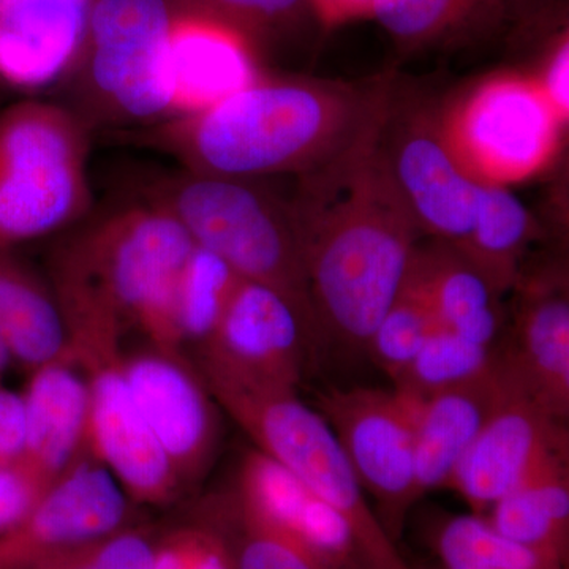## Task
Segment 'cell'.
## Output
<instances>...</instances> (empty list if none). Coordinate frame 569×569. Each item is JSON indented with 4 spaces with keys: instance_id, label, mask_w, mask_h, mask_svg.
I'll return each instance as SVG.
<instances>
[{
    "instance_id": "1",
    "label": "cell",
    "mask_w": 569,
    "mask_h": 569,
    "mask_svg": "<svg viewBox=\"0 0 569 569\" xmlns=\"http://www.w3.org/2000/svg\"><path fill=\"white\" fill-rule=\"evenodd\" d=\"M385 118L331 162L298 176L287 201L321 342L356 353H366L402 293L422 236L381 148Z\"/></svg>"
},
{
    "instance_id": "2",
    "label": "cell",
    "mask_w": 569,
    "mask_h": 569,
    "mask_svg": "<svg viewBox=\"0 0 569 569\" xmlns=\"http://www.w3.org/2000/svg\"><path fill=\"white\" fill-rule=\"evenodd\" d=\"M392 93L388 81L353 84L261 74L209 110L167 119L140 138L192 173L242 181L298 178L372 132L387 116Z\"/></svg>"
},
{
    "instance_id": "3",
    "label": "cell",
    "mask_w": 569,
    "mask_h": 569,
    "mask_svg": "<svg viewBox=\"0 0 569 569\" xmlns=\"http://www.w3.org/2000/svg\"><path fill=\"white\" fill-rule=\"evenodd\" d=\"M194 242L160 206H123L89 224L62 247L52 291L82 367L121 358L119 340L134 325L157 350L181 355L176 290Z\"/></svg>"
},
{
    "instance_id": "4",
    "label": "cell",
    "mask_w": 569,
    "mask_h": 569,
    "mask_svg": "<svg viewBox=\"0 0 569 569\" xmlns=\"http://www.w3.org/2000/svg\"><path fill=\"white\" fill-rule=\"evenodd\" d=\"M144 200L170 212L194 246L222 258L241 279L283 295L321 346L287 201L257 181L216 178L183 168L152 178L144 187Z\"/></svg>"
},
{
    "instance_id": "5",
    "label": "cell",
    "mask_w": 569,
    "mask_h": 569,
    "mask_svg": "<svg viewBox=\"0 0 569 569\" xmlns=\"http://www.w3.org/2000/svg\"><path fill=\"white\" fill-rule=\"evenodd\" d=\"M89 127L71 108L0 110V253L77 223L91 209Z\"/></svg>"
},
{
    "instance_id": "6",
    "label": "cell",
    "mask_w": 569,
    "mask_h": 569,
    "mask_svg": "<svg viewBox=\"0 0 569 569\" xmlns=\"http://www.w3.org/2000/svg\"><path fill=\"white\" fill-rule=\"evenodd\" d=\"M167 0H93L74 69L78 108L89 127L156 126L173 116ZM73 69V70H74Z\"/></svg>"
},
{
    "instance_id": "7",
    "label": "cell",
    "mask_w": 569,
    "mask_h": 569,
    "mask_svg": "<svg viewBox=\"0 0 569 569\" xmlns=\"http://www.w3.org/2000/svg\"><path fill=\"white\" fill-rule=\"evenodd\" d=\"M217 402L252 437L260 451L346 520L370 569H411L370 507L353 467L320 411L298 395L220 397Z\"/></svg>"
},
{
    "instance_id": "8",
    "label": "cell",
    "mask_w": 569,
    "mask_h": 569,
    "mask_svg": "<svg viewBox=\"0 0 569 569\" xmlns=\"http://www.w3.org/2000/svg\"><path fill=\"white\" fill-rule=\"evenodd\" d=\"M565 126L537 78L518 73L479 82L440 114L449 151L471 179L488 186L541 173L559 151Z\"/></svg>"
},
{
    "instance_id": "9",
    "label": "cell",
    "mask_w": 569,
    "mask_h": 569,
    "mask_svg": "<svg viewBox=\"0 0 569 569\" xmlns=\"http://www.w3.org/2000/svg\"><path fill=\"white\" fill-rule=\"evenodd\" d=\"M318 342L283 295L241 280L211 339L200 348L206 381L219 397L298 395Z\"/></svg>"
},
{
    "instance_id": "10",
    "label": "cell",
    "mask_w": 569,
    "mask_h": 569,
    "mask_svg": "<svg viewBox=\"0 0 569 569\" xmlns=\"http://www.w3.org/2000/svg\"><path fill=\"white\" fill-rule=\"evenodd\" d=\"M318 411L353 467L365 492L376 498L377 518L396 542L407 509L418 500L415 408L397 391L332 388Z\"/></svg>"
},
{
    "instance_id": "11",
    "label": "cell",
    "mask_w": 569,
    "mask_h": 569,
    "mask_svg": "<svg viewBox=\"0 0 569 569\" xmlns=\"http://www.w3.org/2000/svg\"><path fill=\"white\" fill-rule=\"evenodd\" d=\"M395 99V93H392ZM389 103L381 148L397 189L422 234L462 249L473 227L479 186L449 151L440 116Z\"/></svg>"
},
{
    "instance_id": "12",
    "label": "cell",
    "mask_w": 569,
    "mask_h": 569,
    "mask_svg": "<svg viewBox=\"0 0 569 569\" xmlns=\"http://www.w3.org/2000/svg\"><path fill=\"white\" fill-rule=\"evenodd\" d=\"M129 501L110 471L81 452L26 518L0 535V569H32L126 529Z\"/></svg>"
},
{
    "instance_id": "13",
    "label": "cell",
    "mask_w": 569,
    "mask_h": 569,
    "mask_svg": "<svg viewBox=\"0 0 569 569\" xmlns=\"http://www.w3.org/2000/svg\"><path fill=\"white\" fill-rule=\"evenodd\" d=\"M568 448L563 419L508 385V395L460 460L448 489L463 498L471 515L482 518L496 501L550 459L567 455Z\"/></svg>"
},
{
    "instance_id": "14",
    "label": "cell",
    "mask_w": 569,
    "mask_h": 569,
    "mask_svg": "<svg viewBox=\"0 0 569 569\" xmlns=\"http://www.w3.org/2000/svg\"><path fill=\"white\" fill-rule=\"evenodd\" d=\"M121 370L181 482L203 475L219 443V418L203 381L181 355L153 347L122 356Z\"/></svg>"
},
{
    "instance_id": "15",
    "label": "cell",
    "mask_w": 569,
    "mask_h": 569,
    "mask_svg": "<svg viewBox=\"0 0 569 569\" xmlns=\"http://www.w3.org/2000/svg\"><path fill=\"white\" fill-rule=\"evenodd\" d=\"M84 370L91 391L86 451L110 471L130 500H173L181 492V478L134 403L121 359Z\"/></svg>"
},
{
    "instance_id": "16",
    "label": "cell",
    "mask_w": 569,
    "mask_h": 569,
    "mask_svg": "<svg viewBox=\"0 0 569 569\" xmlns=\"http://www.w3.org/2000/svg\"><path fill=\"white\" fill-rule=\"evenodd\" d=\"M239 518L331 569H370L353 531L320 498L263 451H250L238 478Z\"/></svg>"
},
{
    "instance_id": "17",
    "label": "cell",
    "mask_w": 569,
    "mask_h": 569,
    "mask_svg": "<svg viewBox=\"0 0 569 569\" xmlns=\"http://www.w3.org/2000/svg\"><path fill=\"white\" fill-rule=\"evenodd\" d=\"M511 340L496 348L498 369L520 395L553 417L569 415V298L567 277L546 271L520 277Z\"/></svg>"
},
{
    "instance_id": "18",
    "label": "cell",
    "mask_w": 569,
    "mask_h": 569,
    "mask_svg": "<svg viewBox=\"0 0 569 569\" xmlns=\"http://www.w3.org/2000/svg\"><path fill=\"white\" fill-rule=\"evenodd\" d=\"M93 0H2L0 81L20 91L50 88L80 59Z\"/></svg>"
},
{
    "instance_id": "19",
    "label": "cell",
    "mask_w": 569,
    "mask_h": 569,
    "mask_svg": "<svg viewBox=\"0 0 569 569\" xmlns=\"http://www.w3.org/2000/svg\"><path fill=\"white\" fill-rule=\"evenodd\" d=\"M261 77L250 40L204 11L173 18L168 81L171 118L197 114Z\"/></svg>"
},
{
    "instance_id": "20",
    "label": "cell",
    "mask_w": 569,
    "mask_h": 569,
    "mask_svg": "<svg viewBox=\"0 0 569 569\" xmlns=\"http://www.w3.org/2000/svg\"><path fill=\"white\" fill-rule=\"evenodd\" d=\"M22 396L26 440L20 466L41 493L81 452L88 432V373L70 355L32 369Z\"/></svg>"
},
{
    "instance_id": "21",
    "label": "cell",
    "mask_w": 569,
    "mask_h": 569,
    "mask_svg": "<svg viewBox=\"0 0 569 569\" xmlns=\"http://www.w3.org/2000/svg\"><path fill=\"white\" fill-rule=\"evenodd\" d=\"M403 287L429 307L440 328L496 348L505 328L501 293L456 247L441 241L418 246Z\"/></svg>"
},
{
    "instance_id": "22",
    "label": "cell",
    "mask_w": 569,
    "mask_h": 569,
    "mask_svg": "<svg viewBox=\"0 0 569 569\" xmlns=\"http://www.w3.org/2000/svg\"><path fill=\"white\" fill-rule=\"evenodd\" d=\"M507 395L508 385L497 365L492 373L473 383L410 399L419 496L449 488L460 460Z\"/></svg>"
},
{
    "instance_id": "23",
    "label": "cell",
    "mask_w": 569,
    "mask_h": 569,
    "mask_svg": "<svg viewBox=\"0 0 569 569\" xmlns=\"http://www.w3.org/2000/svg\"><path fill=\"white\" fill-rule=\"evenodd\" d=\"M501 537L541 557L549 567L567 569L569 550V466L556 456L501 497L482 516Z\"/></svg>"
},
{
    "instance_id": "24",
    "label": "cell",
    "mask_w": 569,
    "mask_h": 569,
    "mask_svg": "<svg viewBox=\"0 0 569 569\" xmlns=\"http://www.w3.org/2000/svg\"><path fill=\"white\" fill-rule=\"evenodd\" d=\"M0 343L31 369L70 355L54 291L13 252L0 253Z\"/></svg>"
},
{
    "instance_id": "25",
    "label": "cell",
    "mask_w": 569,
    "mask_h": 569,
    "mask_svg": "<svg viewBox=\"0 0 569 569\" xmlns=\"http://www.w3.org/2000/svg\"><path fill=\"white\" fill-rule=\"evenodd\" d=\"M370 17L410 50L503 29L518 32L508 0H373Z\"/></svg>"
},
{
    "instance_id": "26",
    "label": "cell",
    "mask_w": 569,
    "mask_h": 569,
    "mask_svg": "<svg viewBox=\"0 0 569 569\" xmlns=\"http://www.w3.org/2000/svg\"><path fill=\"white\" fill-rule=\"evenodd\" d=\"M533 233V217L518 194L508 187L481 183L473 227L459 250L503 293L519 282Z\"/></svg>"
},
{
    "instance_id": "27",
    "label": "cell",
    "mask_w": 569,
    "mask_h": 569,
    "mask_svg": "<svg viewBox=\"0 0 569 569\" xmlns=\"http://www.w3.org/2000/svg\"><path fill=\"white\" fill-rule=\"evenodd\" d=\"M241 280L222 258L193 247L176 290V329L181 347L193 343L201 348L211 339Z\"/></svg>"
},
{
    "instance_id": "28",
    "label": "cell",
    "mask_w": 569,
    "mask_h": 569,
    "mask_svg": "<svg viewBox=\"0 0 569 569\" xmlns=\"http://www.w3.org/2000/svg\"><path fill=\"white\" fill-rule=\"evenodd\" d=\"M496 348L479 346L437 326L417 358L392 381L395 391L419 400L473 383L496 370Z\"/></svg>"
},
{
    "instance_id": "29",
    "label": "cell",
    "mask_w": 569,
    "mask_h": 569,
    "mask_svg": "<svg viewBox=\"0 0 569 569\" xmlns=\"http://www.w3.org/2000/svg\"><path fill=\"white\" fill-rule=\"evenodd\" d=\"M437 553L445 569H556L471 512L445 520L437 533Z\"/></svg>"
},
{
    "instance_id": "30",
    "label": "cell",
    "mask_w": 569,
    "mask_h": 569,
    "mask_svg": "<svg viewBox=\"0 0 569 569\" xmlns=\"http://www.w3.org/2000/svg\"><path fill=\"white\" fill-rule=\"evenodd\" d=\"M436 328L429 307L403 287L370 336L366 355L395 381L417 358Z\"/></svg>"
},
{
    "instance_id": "31",
    "label": "cell",
    "mask_w": 569,
    "mask_h": 569,
    "mask_svg": "<svg viewBox=\"0 0 569 569\" xmlns=\"http://www.w3.org/2000/svg\"><path fill=\"white\" fill-rule=\"evenodd\" d=\"M151 569H238L234 545L212 527H179L153 541Z\"/></svg>"
},
{
    "instance_id": "32",
    "label": "cell",
    "mask_w": 569,
    "mask_h": 569,
    "mask_svg": "<svg viewBox=\"0 0 569 569\" xmlns=\"http://www.w3.org/2000/svg\"><path fill=\"white\" fill-rule=\"evenodd\" d=\"M152 549L148 535L126 527L32 569H151Z\"/></svg>"
},
{
    "instance_id": "33",
    "label": "cell",
    "mask_w": 569,
    "mask_h": 569,
    "mask_svg": "<svg viewBox=\"0 0 569 569\" xmlns=\"http://www.w3.org/2000/svg\"><path fill=\"white\" fill-rule=\"evenodd\" d=\"M241 520V538L233 541L238 569H331L271 531Z\"/></svg>"
},
{
    "instance_id": "34",
    "label": "cell",
    "mask_w": 569,
    "mask_h": 569,
    "mask_svg": "<svg viewBox=\"0 0 569 569\" xmlns=\"http://www.w3.org/2000/svg\"><path fill=\"white\" fill-rule=\"evenodd\" d=\"M310 0H201L204 13L244 33L250 29L283 20Z\"/></svg>"
},
{
    "instance_id": "35",
    "label": "cell",
    "mask_w": 569,
    "mask_h": 569,
    "mask_svg": "<svg viewBox=\"0 0 569 569\" xmlns=\"http://www.w3.org/2000/svg\"><path fill=\"white\" fill-rule=\"evenodd\" d=\"M40 496L39 486L18 459L0 462V535L17 527Z\"/></svg>"
},
{
    "instance_id": "36",
    "label": "cell",
    "mask_w": 569,
    "mask_h": 569,
    "mask_svg": "<svg viewBox=\"0 0 569 569\" xmlns=\"http://www.w3.org/2000/svg\"><path fill=\"white\" fill-rule=\"evenodd\" d=\"M537 78L539 88L552 104L559 118L568 123L569 116V40L568 33L559 36L550 48Z\"/></svg>"
},
{
    "instance_id": "37",
    "label": "cell",
    "mask_w": 569,
    "mask_h": 569,
    "mask_svg": "<svg viewBox=\"0 0 569 569\" xmlns=\"http://www.w3.org/2000/svg\"><path fill=\"white\" fill-rule=\"evenodd\" d=\"M26 440L24 400L0 387V462L20 459Z\"/></svg>"
},
{
    "instance_id": "38",
    "label": "cell",
    "mask_w": 569,
    "mask_h": 569,
    "mask_svg": "<svg viewBox=\"0 0 569 569\" xmlns=\"http://www.w3.org/2000/svg\"><path fill=\"white\" fill-rule=\"evenodd\" d=\"M520 33L548 28L563 10L565 0H508Z\"/></svg>"
},
{
    "instance_id": "39",
    "label": "cell",
    "mask_w": 569,
    "mask_h": 569,
    "mask_svg": "<svg viewBox=\"0 0 569 569\" xmlns=\"http://www.w3.org/2000/svg\"><path fill=\"white\" fill-rule=\"evenodd\" d=\"M373 0H310V7L326 24L353 20L359 17H370Z\"/></svg>"
},
{
    "instance_id": "40",
    "label": "cell",
    "mask_w": 569,
    "mask_h": 569,
    "mask_svg": "<svg viewBox=\"0 0 569 569\" xmlns=\"http://www.w3.org/2000/svg\"><path fill=\"white\" fill-rule=\"evenodd\" d=\"M11 359L13 358H11L10 351L7 350L3 343H0V387H2L3 373H6L7 367H9Z\"/></svg>"
},
{
    "instance_id": "41",
    "label": "cell",
    "mask_w": 569,
    "mask_h": 569,
    "mask_svg": "<svg viewBox=\"0 0 569 569\" xmlns=\"http://www.w3.org/2000/svg\"><path fill=\"white\" fill-rule=\"evenodd\" d=\"M0 2H2V0H0Z\"/></svg>"
}]
</instances>
